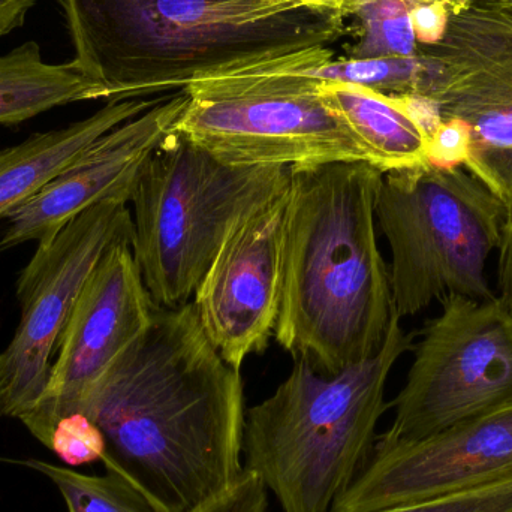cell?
<instances>
[{
  "label": "cell",
  "instance_id": "17",
  "mask_svg": "<svg viewBox=\"0 0 512 512\" xmlns=\"http://www.w3.org/2000/svg\"><path fill=\"white\" fill-rule=\"evenodd\" d=\"M98 99H107L98 81L75 60L62 65L44 62L35 41L0 56V125H20L53 108Z\"/></svg>",
  "mask_w": 512,
  "mask_h": 512
},
{
  "label": "cell",
  "instance_id": "14",
  "mask_svg": "<svg viewBox=\"0 0 512 512\" xmlns=\"http://www.w3.org/2000/svg\"><path fill=\"white\" fill-rule=\"evenodd\" d=\"M188 102V92L180 90L90 144L26 203L6 213L0 251L27 242L45 245L102 201L122 198L129 203L141 170L173 131Z\"/></svg>",
  "mask_w": 512,
  "mask_h": 512
},
{
  "label": "cell",
  "instance_id": "25",
  "mask_svg": "<svg viewBox=\"0 0 512 512\" xmlns=\"http://www.w3.org/2000/svg\"><path fill=\"white\" fill-rule=\"evenodd\" d=\"M498 297L512 310V221L505 225L498 249Z\"/></svg>",
  "mask_w": 512,
  "mask_h": 512
},
{
  "label": "cell",
  "instance_id": "9",
  "mask_svg": "<svg viewBox=\"0 0 512 512\" xmlns=\"http://www.w3.org/2000/svg\"><path fill=\"white\" fill-rule=\"evenodd\" d=\"M426 66L420 98L439 122L469 135L466 171L507 207L512 221V2L448 0L444 38L418 47Z\"/></svg>",
  "mask_w": 512,
  "mask_h": 512
},
{
  "label": "cell",
  "instance_id": "18",
  "mask_svg": "<svg viewBox=\"0 0 512 512\" xmlns=\"http://www.w3.org/2000/svg\"><path fill=\"white\" fill-rule=\"evenodd\" d=\"M340 8L357 20L358 41L348 59L417 56L411 0H346Z\"/></svg>",
  "mask_w": 512,
  "mask_h": 512
},
{
  "label": "cell",
  "instance_id": "12",
  "mask_svg": "<svg viewBox=\"0 0 512 512\" xmlns=\"http://www.w3.org/2000/svg\"><path fill=\"white\" fill-rule=\"evenodd\" d=\"M512 477V399L414 444L373 448L330 512H376Z\"/></svg>",
  "mask_w": 512,
  "mask_h": 512
},
{
  "label": "cell",
  "instance_id": "20",
  "mask_svg": "<svg viewBox=\"0 0 512 512\" xmlns=\"http://www.w3.org/2000/svg\"><path fill=\"white\" fill-rule=\"evenodd\" d=\"M426 66L420 54L414 57H384V59L331 60L306 71L282 75L315 78L319 81H340L358 84L391 96H418L423 87Z\"/></svg>",
  "mask_w": 512,
  "mask_h": 512
},
{
  "label": "cell",
  "instance_id": "1",
  "mask_svg": "<svg viewBox=\"0 0 512 512\" xmlns=\"http://www.w3.org/2000/svg\"><path fill=\"white\" fill-rule=\"evenodd\" d=\"M246 411L242 370L222 358L186 303L156 306L83 415L104 435L107 471L161 512H195L245 474Z\"/></svg>",
  "mask_w": 512,
  "mask_h": 512
},
{
  "label": "cell",
  "instance_id": "3",
  "mask_svg": "<svg viewBox=\"0 0 512 512\" xmlns=\"http://www.w3.org/2000/svg\"><path fill=\"white\" fill-rule=\"evenodd\" d=\"M382 176L363 161L291 168L274 339L324 375L375 355L396 313L376 237Z\"/></svg>",
  "mask_w": 512,
  "mask_h": 512
},
{
  "label": "cell",
  "instance_id": "11",
  "mask_svg": "<svg viewBox=\"0 0 512 512\" xmlns=\"http://www.w3.org/2000/svg\"><path fill=\"white\" fill-rule=\"evenodd\" d=\"M155 309L131 243L113 246L81 289L44 396L20 420L42 445L50 448L60 420L83 414L102 379L146 333Z\"/></svg>",
  "mask_w": 512,
  "mask_h": 512
},
{
  "label": "cell",
  "instance_id": "21",
  "mask_svg": "<svg viewBox=\"0 0 512 512\" xmlns=\"http://www.w3.org/2000/svg\"><path fill=\"white\" fill-rule=\"evenodd\" d=\"M376 512H512V477L475 489Z\"/></svg>",
  "mask_w": 512,
  "mask_h": 512
},
{
  "label": "cell",
  "instance_id": "13",
  "mask_svg": "<svg viewBox=\"0 0 512 512\" xmlns=\"http://www.w3.org/2000/svg\"><path fill=\"white\" fill-rule=\"evenodd\" d=\"M288 188L234 225L192 301L204 333L237 370L246 358L264 352L274 336Z\"/></svg>",
  "mask_w": 512,
  "mask_h": 512
},
{
  "label": "cell",
  "instance_id": "19",
  "mask_svg": "<svg viewBox=\"0 0 512 512\" xmlns=\"http://www.w3.org/2000/svg\"><path fill=\"white\" fill-rule=\"evenodd\" d=\"M26 465L53 481L68 512H161L141 490L116 472L84 475L41 460H30Z\"/></svg>",
  "mask_w": 512,
  "mask_h": 512
},
{
  "label": "cell",
  "instance_id": "16",
  "mask_svg": "<svg viewBox=\"0 0 512 512\" xmlns=\"http://www.w3.org/2000/svg\"><path fill=\"white\" fill-rule=\"evenodd\" d=\"M319 89L366 147L373 167L382 173L432 164L429 131L405 96L384 95L340 81H321Z\"/></svg>",
  "mask_w": 512,
  "mask_h": 512
},
{
  "label": "cell",
  "instance_id": "23",
  "mask_svg": "<svg viewBox=\"0 0 512 512\" xmlns=\"http://www.w3.org/2000/svg\"><path fill=\"white\" fill-rule=\"evenodd\" d=\"M267 493L261 480L245 471L230 490L195 512H268Z\"/></svg>",
  "mask_w": 512,
  "mask_h": 512
},
{
  "label": "cell",
  "instance_id": "8",
  "mask_svg": "<svg viewBox=\"0 0 512 512\" xmlns=\"http://www.w3.org/2000/svg\"><path fill=\"white\" fill-rule=\"evenodd\" d=\"M412 346L414 361L375 447L414 444L512 399V310L447 294Z\"/></svg>",
  "mask_w": 512,
  "mask_h": 512
},
{
  "label": "cell",
  "instance_id": "15",
  "mask_svg": "<svg viewBox=\"0 0 512 512\" xmlns=\"http://www.w3.org/2000/svg\"><path fill=\"white\" fill-rule=\"evenodd\" d=\"M161 99L110 101L87 119L66 128L36 132L23 143L0 150V221L44 188L90 144Z\"/></svg>",
  "mask_w": 512,
  "mask_h": 512
},
{
  "label": "cell",
  "instance_id": "7",
  "mask_svg": "<svg viewBox=\"0 0 512 512\" xmlns=\"http://www.w3.org/2000/svg\"><path fill=\"white\" fill-rule=\"evenodd\" d=\"M319 84L315 78L255 72L201 81L186 89L189 102L173 131L236 167L372 165Z\"/></svg>",
  "mask_w": 512,
  "mask_h": 512
},
{
  "label": "cell",
  "instance_id": "2",
  "mask_svg": "<svg viewBox=\"0 0 512 512\" xmlns=\"http://www.w3.org/2000/svg\"><path fill=\"white\" fill-rule=\"evenodd\" d=\"M75 63L107 93L144 98L230 75L334 60L340 6L303 0H62Z\"/></svg>",
  "mask_w": 512,
  "mask_h": 512
},
{
  "label": "cell",
  "instance_id": "26",
  "mask_svg": "<svg viewBox=\"0 0 512 512\" xmlns=\"http://www.w3.org/2000/svg\"><path fill=\"white\" fill-rule=\"evenodd\" d=\"M36 0H0V38L21 27Z\"/></svg>",
  "mask_w": 512,
  "mask_h": 512
},
{
  "label": "cell",
  "instance_id": "24",
  "mask_svg": "<svg viewBox=\"0 0 512 512\" xmlns=\"http://www.w3.org/2000/svg\"><path fill=\"white\" fill-rule=\"evenodd\" d=\"M411 23L418 47H432L444 38L448 0H411Z\"/></svg>",
  "mask_w": 512,
  "mask_h": 512
},
{
  "label": "cell",
  "instance_id": "27",
  "mask_svg": "<svg viewBox=\"0 0 512 512\" xmlns=\"http://www.w3.org/2000/svg\"><path fill=\"white\" fill-rule=\"evenodd\" d=\"M303 2L310 3V5L340 6L346 0H303Z\"/></svg>",
  "mask_w": 512,
  "mask_h": 512
},
{
  "label": "cell",
  "instance_id": "6",
  "mask_svg": "<svg viewBox=\"0 0 512 512\" xmlns=\"http://www.w3.org/2000/svg\"><path fill=\"white\" fill-rule=\"evenodd\" d=\"M375 215L390 246L400 318L447 294L498 297L486 268L504 239L507 207L465 168L429 164L385 173Z\"/></svg>",
  "mask_w": 512,
  "mask_h": 512
},
{
  "label": "cell",
  "instance_id": "28",
  "mask_svg": "<svg viewBox=\"0 0 512 512\" xmlns=\"http://www.w3.org/2000/svg\"><path fill=\"white\" fill-rule=\"evenodd\" d=\"M508 2H512V0H508Z\"/></svg>",
  "mask_w": 512,
  "mask_h": 512
},
{
  "label": "cell",
  "instance_id": "10",
  "mask_svg": "<svg viewBox=\"0 0 512 512\" xmlns=\"http://www.w3.org/2000/svg\"><path fill=\"white\" fill-rule=\"evenodd\" d=\"M134 239L129 203L111 198L72 219L53 240L38 245L15 285L21 315L0 352V418L26 417L44 396L51 355L72 309L102 256Z\"/></svg>",
  "mask_w": 512,
  "mask_h": 512
},
{
  "label": "cell",
  "instance_id": "4",
  "mask_svg": "<svg viewBox=\"0 0 512 512\" xmlns=\"http://www.w3.org/2000/svg\"><path fill=\"white\" fill-rule=\"evenodd\" d=\"M394 313L379 351L336 375L295 357L285 381L246 411L243 456L283 512H330L373 454L391 370L414 346Z\"/></svg>",
  "mask_w": 512,
  "mask_h": 512
},
{
  "label": "cell",
  "instance_id": "22",
  "mask_svg": "<svg viewBox=\"0 0 512 512\" xmlns=\"http://www.w3.org/2000/svg\"><path fill=\"white\" fill-rule=\"evenodd\" d=\"M50 450L65 465L83 466L104 459L107 442L99 427L83 414L69 415L57 424Z\"/></svg>",
  "mask_w": 512,
  "mask_h": 512
},
{
  "label": "cell",
  "instance_id": "5",
  "mask_svg": "<svg viewBox=\"0 0 512 512\" xmlns=\"http://www.w3.org/2000/svg\"><path fill=\"white\" fill-rule=\"evenodd\" d=\"M291 168L236 167L171 131L132 188V254L158 307L189 303L234 225L289 185Z\"/></svg>",
  "mask_w": 512,
  "mask_h": 512
}]
</instances>
